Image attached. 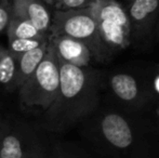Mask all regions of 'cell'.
I'll return each instance as SVG.
<instances>
[{"instance_id": "1", "label": "cell", "mask_w": 159, "mask_h": 158, "mask_svg": "<svg viewBox=\"0 0 159 158\" xmlns=\"http://www.w3.org/2000/svg\"><path fill=\"white\" fill-rule=\"evenodd\" d=\"M87 137L95 158H159V140L119 113L102 115Z\"/></svg>"}, {"instance_id": "2", "label": "cell", "mask_w": 159, "mask_h": 158, "mask_svg": "<svg viewBox=\"0 0 159 158\" xmlns=\"http://www.w3.org/2000/svg\"><path fill=\"white\" fill-rule=\"evenodd\" d=\"M60 88L54 103L44 112V129L63 132L86 118L96 105L94 77L84 67L60 61Z\"/></svg>"}, {"instance_id": "3", "label": "cell", "mask_w": 159, "mask_h": 158, "mask_svg": "<svg viewBox=\"0 0 159 158\" xmlns=\"http://www.w3.org/2000/svg\"><path fill=\"white\" fill-rule=\"evenodd\" d=\"M51 36H67L82 42L92 57L103 60L109 48L101 37L98 26L90 8L81 10H55L50 28Z\"/></svg>"}, {"instance_id": "4", "label": "cell", "mask_w": 159, "mask_h": 158, "mask_svg": "<svg viewBox=\"0 0 159 158\" xmlns=\"http://www.w3.org/2000/svg\"><path fill=\"white\" fill-rule=\"evenodd\" d=\"M60 88V62L48 41L43 60L21 87L20 101L26 107H39L44 112L54 103Z\"/></svg>"}, {"instance_id": "5", "label": "cell", "mask_w": 159, "mask_h": 158, "mask_svg": "<svg viewBox=\"0 0 159 158\" xmlns=\"http://www.w3.org/2000/svg\"><path fill=\"white\" fill-rule=\"evenodd\" d=\"M101 37L108 48L125 49L129 46L131 29L127 11L116 0H98L90 7Z\"/></svg>"}, {"instance_id": "6", "label": "cell", "mask_w": 159, "mask_h": 158, "mask_svg": "<svg viewBox=\"0 0 159 158\" xmlns=\"http://www.w3.org/2000/svg\"><path fill=\"white\" fill-rule=\"evenodd\" d=\"M0 158H49V151L34 129L8 122L0 135Z\"/></svg>"}, {"instance_id": "7", "label": "cell", "mask_w": 159, "mask_h": 158, "mask_svg": "<svg viewBox=\"0 0 159 158\" xmlns=\"http://www.w3.org/2000/svg\"><path fill=\"white\" fill-rule=\"evenodd\" d=\"M131 37L144 38L159 19V0H134L127 11Z\"/></svg>"}, {"instance_id": "8", "label": "cell", "mask_w": 159, "mask_h": 158, "mask_svg": "<svg viewBox=\"0 0 159 158\" xmlns=\"http://www.w3.org/2000/svg\"><path fill=\"white\" fill-rule=\"evenodd\" d=\"M11 16L30 22L42 34L50 32L52 15L41 0H11Z\"/></svg>"}, {"instance_id": "9", "label": "cell", "mask_w": 159, "mask_h": 158, "mask_svg": "<svg viewBox=\"0 0 159 158\" xmlns=\"http://www.w3.org/2000/svg\"><path fill=\"white\" fill-rule=\"evenodd\" d=\"M49 42L53 47L57 59L65 63L87 67L92 60L89 49L82 42L67 36H51Z\"/></svg>"}, {"instance_id": "10", "label": "cell", "mask_w": 159, "mask_h": 158, "mask_svg": "<svg viewBox=\"0 0 159 158\" xmlns=\"http://www.w3.org/2000/svg\"><path fill=\"white\" fill-rule=\"evenodd\" d=\"M48 41L42 46H40L39 48L34 49V50L15 59L14 88H20L26 80L32 76L36 68L39 66V64L41 63V61L43 60L44 55L47 53Z\"/></svg>"}, {"instance_id": "11", "label": "cell", "mask_w": 159, "mask_h": 158, "mask_svg": "<svg viewBox=\"0 0 159 158\" xmlns=\"http://www.w3.org/2000/svg\"><path fill=\"white\" fill-rule=\"evenodd\" d=\"M111 88L113 92L122 102L133 103L138 100L139 86L136 80L128 74H116L111 79Z\"/></svg>"}, {"instance_id": "12", "label": "cell", "mask_w": 159, "mask_h": 158, "mask_svg": "<svg viewBox=\"0 0 159 158\" xmlns=\"http://www.w3.org/2000/svg\"><path fill=\"white\" fill-rule=\"evenodd\" d=\"M6 33L8 39H38L47 37L30 22L14 16H11Z\"/></svg>"}, {"instance_id": "13", "label": "cell", "mask_w": 159, "mask_h": 158, "mask_svg": "<svg viewBox=\"0 0 159 158\" xmlns=\"http://www.w3.org/2000/svg\"><path fill=\"white\" fill-rule=\"evenodd\" d=\"M15 79V60L10 54L8 49L0 46V84L14 88Z\"/></svg>"}, {"instance_id": "14", "label": "cell", "mask_w": 159, "mask_h": 158, "mask_svg": "<svg viewBox=\"0 0 159 158\" xmlns=\"http://www.w3.org/2000/svg\"><path fill=\"white\" fill-rule=\"evenodd\" d=\"M47 41H48L47 37L38 39H8V48L7 49L13 56V59L15 60L34 49L39 48Z\"/></svg>"}, {"instance_id": "15", "label": "cell", "mask_w": 159, "mask_h": 158, "mask_svg": "<svg viewBox=\"0 0 159 158\" xmlns=\"http://www.w3.org/2000/svg\"><path fill=\"white\" fill-rule=\"evenodd\" d=\"M49 158H95L73 144L57 143L49 150Z\"/></svg>"}, {"instance_id": "16", "label": "cell", "mask_w": 159, "mask_h": 158, "mask_svg": "<svg viewBox=\"0 0 159 158\" xmlns=\"http://www.w3.org/2000/svg\"><path fill=\"white\" fill-rule=\"evenodd\" d=\"M98 0H55L53 7L55 10H81L90 8Z\"/></svg>"}, {"instance_id": "17", "label": "cell", "mask_w": 159, "mask_h": 158, "mask_svg": "<svg viewBox=\"0 0 159 158\" xmlns=\"http://www.w3.org/2000/svg\"><path fill=\"white\" fill-rule=\"evenodd\" d=\"M11 1L0 3V35L7 32V27L11 20Z\"/></svg>"}, {"instance_id": "18", "label": "cell", "mask_w": 159, "mask_h": 158, "mask_svg": "<svg viewBox=\"0 0 159 158\" xmlns=\"http://www.w3.org/2000/svg\"><path fill=\"white\" fill-rule=\"evenodd\" d=\"M7 124H8V122L7 121H4V120H0V135L2 134V132L4 131V129H6V127H7Z\"/></svg>"}, {"instance_id": "19", "label": "cell", "mask_w": 159, "mask_h": 158, "mask_svg": "<svg viewBox=\"0 0 159 158\" xmlns=\"http://www.w3.org/2000/svg\"><path fill=\"white\" fill-rule=\"evenodd\" d=\"M43 3H47L48 6H53L54 4V2H55V0H41Z\"/></svg>"}, {"instance_id": "20", "label": "cell", "mask_w": 159, "mask_h": 158, "mask_svg": "<svg viewBox=\"0 0 159 158\" xmlns=\"http://www.w3.org/2000/svg\"><path fill=\"white\" fill-rule=\"evenodd\" d=\"M11 0H0V3H2V2H10Z\"/></svg>"}, {"instance_id": "21", "label": "cell", "mask_w": 159, "mask_h": 158, "mask_svg": "<svg viewBox=\"0 0 159 158\" xmlns=\"http://www.w3.org/2000/svg\"><path fill=\"white\" fill-rule=\"evenodd\" d=\"M127 1H129L130 3H131V2H132V1H134V0H127Z\"/></svg>"}, {"instance_id": "22", "label": "cell", "mask_w": 159, "mask_h": 158, "mask_svg": "<svg viewBox=\"0 0 159 158\" xmlns=\"http://www.w3.org/2000/svg\"><path fill=\"white\" fill-rule=\"evenodd\" d=\"M0 120H1V117H0Z\"/></svg>"}]
</instances>
